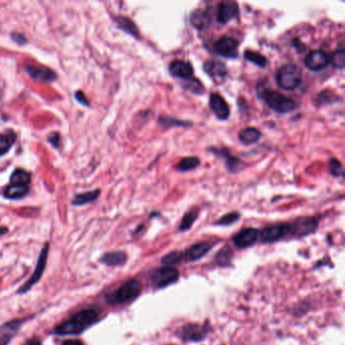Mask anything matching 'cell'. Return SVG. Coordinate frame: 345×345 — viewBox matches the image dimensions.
<instances>
[{
    "mask_svg": "<svg viewBox=\"0 0 345 345\" xmlns=\"http://www.w3.org/2000/svg\"><path fill=\"white\" fill-rule=\"evenodd\" d=\"M203 71L213 80H223L228 75V69L226 65L215 59L205 61L203 63Z\"/></svg>",
    "mask_w": 345,
    "mask_h": 345,
    "instance_id": "obj_15",
    "label": "cell"
},
{
    "mask_svg": "<svg viewBox=\"0 0 345 345\" xmlns=\"http://www.w3.org/2000/svg\"><path fill=\"white\" fill-rule=\"evenodd\" d=\"M177 335L184 341L198 342L203 340L207 335V328L204 325L187 324L179 329Z\"/></svg>",
    "mask_w": 345,
    "mask_h": 345,
    "instance_id": "obj_9",
    "label": "cell"
},
{
    "mask_svg": "<svg viewBox=\"0 0 345 345\" xmlns=\"http://www.w3.org/2000/svg\"><path fill=\"white\" fill-rule=\"evenodd\" d=\"M209 108L221 120H226L230 116V107L227 101L217 92H212L209 95Z\"/></svg>",
    "mask_w": 345,
    "mask_h": 345,
    "instance_id": "obj_12",
    "label": "cell"
},
{
    "mask_svg": "<svg viewBox=\"0 0 345 345\" xmlns=\"http://www.w3.org/2000/svg\"><path fill=\"white\" fill-rule=\"evenodd\" d=\"M258 96L262 98L269 108L277 113L285 114L293 111L298 106L296 101H294L292 98L284 96L278 91L263 89L261 92H258Z\"/></svg>",
    "mask_w": 345,
    "mask_h": 345,
    "instance_id": "obj_2",
    "label": "cell"
},
{
    "mask_svg": "<svg viewBox=\"0 0 345 345\" xmlns=\"http://www.w3.org/2000/svg\"><path fill=\"white\" fill-rule=\"evenodd\" d=\"M240 219V214L237 211L229 212L223 217H221L214 224L219 226H230L234 223H236Z\"/></svg>",
    "mask_w": 345,
    "mask_h": 345,
    "instance_id": "obj_34",
    "label": "cell"
},
{
    "mask_svg": "<svg viewBox=\"0 0 345 345\" xmlns=\"http://www.w3.org/2000/svg\"><path fill=\"white\" fill-rule=\"evenodd\" d=\"M7 232V229L6 228H0V235H3Z\"/></svg>",
    "mask_w": 345,
    "mask_h": 345,
    "instance_id": "obj_42",
    "label": "cell"
},
{
    "mask_svg": "<svg viewBox=\"0 0 345 345\" xmlns=\"http://www.w3.org/2000/svg\"><path fill=\"white\" fill-rule=\"evenodd\" d=\"M238 48V40L231 36H223L219 38L213 46L215 54L229 59H236L239 56Z\"/></svg>",
    "mask_w": 345,
    "mask_h": 345,
    "instance_id": "obj_8",
    "label": "cell"
},
{
    "mask_svg": "<svg viewBox=\"0 0 345 345\" xmlns=\"http://www.w3.org/2000/svg\"><path fill=\"white\" fill-rule=\"evenodd\" d=\"M244 58L248 62H251L261 68H265L268 64V60L265 56L260 54L259 52L256 51H251V50H246L244 52Z\"/></svg>",
    "mask_w": 345,
    "mask_h": 345,
    "instance_id": "obj_24",
    "label": "cell"
},
{
    "mask_svg": "<svg viewBox=\"0 0 345 345\" xmlns=\"http://www.w3.org/2000/svg\"><path fill=\"white\" fill-rule=\"evenodd\" d=\"M3 333V332H2ZM12 337V334H9V333H3L1 336H0V345H7L10 341Z\"/></svg>",
    "mask_w": 345,
    "mask_h": 345,
    "instance_id": "obj_39",
    "label": "cell"
},
{
    "mask_svg": "<svg viewBox=\"0 0 345 345\" xmlns=\"http://www.w3.org/2000/svg\"><path fill=\"white\" fill-rule=\"evenodd\" d=\"M318 104H327V103H333L338 100V96H336L331 90L326 89L323 90L318 94Z\"/></svg>",
    "mask_w": 345,
    "mask_h": 345,
    "instance_id": "obj_33",
    "label": "cell"
},
{
    "mask_svg": "<svg viewBox=\"0 0 345 345\" xmlns=\"http://www.w3.org/2000/svg\"><path fill=\"white\" fill-rule=\"evenodd\" d=\"M127 256L122 251H113L105 253L101 257V262L108 266H120L125 263Z\"/></svg>",
    "mask_w": 345,
    "mask_h": 345,
    "instance_id": "obj_21",
    "label": "cell"
},
{
    "mask_svg": "<svg viewBox=\"0 0 345 345\" xmlns=\"http://www.w3.org/2000/svg\"><path fill=\"white\" fill-rule=\"evenodd\" d=\"M29 182H30V174L23 169H16L10 177V184L27 185Z\"/></svg>",
    "mask_w": 345,
    "mask_h": 345,
    "instance_id": "obj_26",
    "label": "cell"
},
{
    "mask_svg": "<svg viewBox=\"0 0 345 345\" xmlns=\"http://www.w3.org/2000/svg\"><path fill=\"white\" fill-rule=\"evenodd\" d=\"M169 72L173 77L187 80L192 77L193 68L188 62L182 60H175L171 62L169 65Z\"/></svg>",
    "mask_w": 345,
    "mask_h": 345,
    "instance_id": "obj_17",
    "label": "cell"
},
{
    "mask_svg": "<svg viewBox=\"0 0 345 345\" xmlns=\"http://www.w3.org/2000/svg\"><path fill=\"white\" fill-rule=\"evenodd\" d=\"M259 236L261 241L264 243L279 241L282 238L288 236L287 224H275L267 226L259 232Z\"/></svg>",
    "mask_w": 345,
    "mask_h": 345,
    "instance_id": "obj_11",
    "label": "cell"
},
{
    "mask_svg": "<svg viewBox=\"0 0 345 345\" xmlns=\"http://www.w3.org/2000/svg\"><path fill=\"white\" fill-rule=\"evenodd\" d=\"M261 136H262L261 132L253 126L245 127L241 130L238 134L239 141L244 145H252L257 143L260 140Z\"/></svg>",
    "mask_w": 345,
    "mask_h": 345,
    "instance_id": "obj_20",
    "label": "cell"
},
{
    "mask_svg": "<svg viewBox=\"0 0 345 345\" xmlns=\"http://www.w3.org/2000/svg\"><path fill=\"white\" fill-rule=\"evenodd\" d=\"M258 236H259V231L257 229L246 228L234 236L233 242L236 247L244 249V248H248L254 245L256 241L258 240Z\"/></svg>",
    "mask_w": 345,
    "mask_h": 345,
    "instance_id": "obj_13",
    "label": "cell"
},
{
    "mask_svg": "<svg viewBox=\"0 0 345 345\" xmlns=\"http://www.w3.org/2000/svg\"><path fill=\"white\" fill-rule=\"evenodd\" d=\"M210 151H212L214 154L221 156L222 158L225 159V163H226V167L228 168V170L232 173H236L238 172L242 166H243V162L238 159L237 157L231 155V153L226 150V149H210Z\"/></svg>",
    "mask_w": 345,
    "mask_h": 345,
    "instance_id": "obj_19",
    "label": "cell"
},
{
    "mask_svg": "<svg viewBox=\"0 0 345 345\" xmlns=\"http://www.w3.org/2000/svg\"><path fill=\"white\" fill-rule=\"evenodd\" d=\"M99 194V190H94V191H88V192H84V193H80L77 194L74 199H73V203L76 205H81V204H85L88 203L90 201H93L94 199H96V197Z\"/></svg>",
    "mask_w": 345,
    "mask_h": 345,
    "instance_id": "obj_30",
    "label": "cell"
},
{
    "mask_svg": "<svg viewBox=\"0 0 345 345\" xmlns=\"http://www.w3.org/2000/svg\"><path fill=\"white\" fill-rule=\"evenodd\" d=\"M28 192L27 185H17V184H9L5 187L3 193L4 196L10 199H18L26 195Z\"/></svg>",
    "mask_w": 345,
    "mask_h": 345,
    "instance_id": "obj_23",
    "label": "cell"
},
{
    "mask_svg": "<svg viewBox=\"0 0 345 345\" xmlns=\"http://www.w3.org/2000/svg\"><path fill=\"white\" fill-rule=\"evenodd\" d=\"M231 258H232V252L228 248L222 249L215 256V260H217L218 264L221 266H225V265L229 264Z\"/></svg>",
    "mask_w": 345,
    "mask_h": 345,
    "instance_id": "obj_37",
    "label": "cell"
},
{
    "mask_svg": "<svg viewBox=\"0 0 345 345\" xmlns=\"http://www.w3.org/2000/svg\"><path fill=\"white\" fill-rule=\"evenodd\" d=\"M178 277L179 272L176 268H173L171 266H163L151 272L150 281L155 287L162 288L177 281Z\"/></svg>",
    "mask_w": 345,
    "mask_h": 345,
    "instance_id": "obj_6",
    "label": "cell"
},
{
    "mask_svg": "<svg viewBox=\"0 0 345 345\" xmlns=\"http://www.w3.org/2000/svg\"><path fill=\"white\" fill-rule=\"evenodd\" d=\"M27 72L31 76L32 79L37 80V81L47 82V81H52L53 79L56 78L55 73L47 68L30 66V67H27Z\"/></svg>",
    "mask_w": 345,
    "mask_h": 345,
    "instance_id": "obj_22",
    "label": "cell"
},
{
    "mask_svg": "<svg viewBox=\"0 0 345 345\" xmlns=\"http://www.w3.org/2000/svg\"><path fill=\"white\" fill-rule=\"evenodd\" d=\"M330 64V56L322 50L310 52L305 58V65L311 71H321Z\"/></svg>",
    "mask_w": 345,
    "mask_h": 345,
    "instance_id": "obj_10",
    "label": "cell"
},
{
    "mask_svg": "<svg viewBox=\"0 0 345 345\" xmlns=\"http://www.w3.org/2000/svg\"><path fill=\"white\" fill-rule=\"evenodd\" d=\"M142 291V284L138 279H130L108 296L111 305H122L134 300Z\"/></svg>",
    "mask_w": 345,
    "mask_h": 345,
    "instance_id": "obj_4",
    "label": "cell"
},
{
    "mask_svg": "<svg viewBox=\"0 0 345 345\" xmlns=\"http://www.w3.org/2000/svg\"><path fill=\"white\" fill-rule=\"evenodd\" d=\"M190 23L197 30H203L210 24V15L206 9L196 8L190 14Z\"/></svg>",
    "mask_w": 345,
    "mask_h": 345,
    "instance_id": "obj_18",
    "label": "cell"
},
{
    "mask_svg": "<svg viewBox=\"0 0 345 345\" xmlns=\"http://www.w3.org/2000/svg\"><path fill=\"white\" fill-rule=\"evenodd\" d=\"M48 252H49V244H46L44 246V248L41 249L39 256H38V260L35 266V269L32 273V275L29 277V279L21 286V288L18 290L19 293H24L27 290H29L41 277L44 270L46 268L47 265V259H48Z\"/></svg>",
    "mask_w": 345,
    "mask_h": 345,
    "instance_id": "obj_7",
    "label": "cell"
},
{
    "mask_svg": "<svg viewBox=\"0 0 345 345\" xmlns=\"http://www.w3.org/2000/svg\"><path fill=\"white\" fill-rule=\"evenodd\" d=\"M212 247V244L209 242H199L188 247L183 253L184 260L186 262H193L200 258H202Z\"/></svg>",
    "mask_w": 345,
    "mask_h": 345,
    "instance_id": "obj_16",
    "label": "cell"
},
{
    "mask_svg": "<svg viewBox=\"0 0 345 345\" xmlns=\"http://www.w3.org/2000/svg\"><path fill=\"white\" fill-rule=\"evenodd\" d=\"M239 16L238 4L234 1H223L218 7V21L222 24H227L229 21L236 19Z\"/></svg>",
    "mask_w": 345,
    "mask_h": 345,
    "instance_id": "obj_14",
    "label": "cell"
},
{
    "mask_svg": "<svg viewBox=\"0 0 345 345\" xmlns=\"http://www.w3.org/2000/svg\"><path fill=\"white\" fill-rule=\"evenodd\" d=\"M98 319V311L95 309H85L73 315L67 321L58 325L54 333L59 336L78 335L92 326Z\"/></svg>",
    "mask_w": 345,
    "mask_h": 345,
    "instance_id": "obj_1",
    "label": "cell"
},
{
    "mask_svg": "<svg viewBox=\"0 0 345 345\" xmlns=\"http://www.w3.org/2000/svg\"><path fill=\"white\" fill-rule=\"evenodd\" d=\"M329 169H330L331 174L335 177H343L344 176L342 164L340 163L339 160H337L335 158H331L329 160Z\"/></svg>",
    "mask_w": 345,
    "mask_h": 345,
    "instance_id": "obj_36",
    "label": "cell"
},
{
    "mask_svg": "<svg viewBox=\"0 0 345 345\" xmlns=\"http://www.w3.org/2000/svg\"><path fill=\"white\" fill-rule=\"evenodd\" d=\"M10 147H11V142L9 138L6 137L5 135L0 134V156L7 153Z\"/></svg>",
    "mask_w": 345,
    "mask_h": 345,
    "instance_id": "obj_38",
    "label": "cell"
},
{
    "mask_svg": "<svg viewBox=\"0 0 345 345\" xmlns=\"http://www.w3.org/2000/svg\"><path fill=\"white\" fill-rule=\"evenodd\" d=\"M158 122L160 124H162L163 126H167V127H171V126H190L192 124V122L187 121V120H181V119H177L171 116H166V115H161L158 118Z\"/></svg>",
    "mask_w": 345,
    "mask_h": 345,
    "instance_id": "obj_28",
    "label": "cell"
},
{
    "mask_svg": "<svg viewBox=\"0 0 345 345\" xmlns=\"http://www.w3.org/2000/svg\"><path fill=\"white\" fill-rule=\"evenodd\" d=\"M330 63L334 68L343 69L345 66V51L344 49H339L330 55Z\"/></svg>",
    "mask_w": 345,
    "mask_h": 345,
    "instance_id": "obj_31",
    "label": "cell"
},
{
    "mask_svg": "<svg viewBox=\"0 0 345 345\" xmlns=\"http://www.w3.org/2000/svg\"><path fill=\"white\" fill-rule=\"evenodd\" d=\"M62 345H84L81 341L79 340H75V339H71V340H67L65 341Z\"/></svg>",
    "mask_w": 345,
    "mask_h": 345,
    "instance_id": "obj_40",
    "label": "cell"
},
{
    "mask_svg": "<svg viewBox=\"0 0 345 345\" xmlns=\"http://www.w3.org/2000/svg\"><path fill=\"white\" fill-rule=\"evenodd\" d=\"M182 258H183V252L172 251V252L166 254L164 257H162L161 263L164 264L165 266H169V265H172V264L179 262Z\"/></svg>",
    "mask_w": 345,
    "mask_h": 345,
    "instance_id": "obj_32",
    "label": "cell"
},
{
    "mask_svg": "<svg viewBox=\"0 0 345 345\" xmlns=\"http://www.w3.org/2000/svg\"><path fill=\"white\" fill-rule=\"evenodd\" d=\"M184 87L186 89L192 91L195 94H201L203 92V89H204L202 84L200 83V81H198L197 79H195L193 77H191L185 81Z\"/></svg>",
    "mask_w": 345,
    "mask_h": 345,
    "instance_id": "obj_35",
    "label": "cell"
},
{
    "mask_svg": "<svg viewBox=\"0 0 345 345\" xmlns=\"http://www.w3.org/2000/svg\"><path fill=\"white\" fill-rule=\"evenodd\" d=\"M319 222L313 217H300L287 224L288 235L291 237L301 238L313 234L318 228Z\"/></svg>",
    "mask_w": 345,
    "mask_h": 345,
    "instance_id": "obj_5",
    "label": "cell"
},
{
    "mask_svg": "<svg viewBox=\"0 0 345 345\" xmlns=\"http://www.w3.org/2000/svg\"><path fill=\"white\" fill-rule=\"evenodd\" d=\"M303 81L301 69L294 64L281 66L276 73L277 85L284 90L296 89Z\"/></svg>",
    "mask_w": 345,
    "mask_h": 345,
    "instance_id": "obj_3",
    "label": "cell"
},
{
    "mask_svg": "<svg viewBox=\"0 0 345 345\" xmlns=\"http://www.w3.org/2000/svg\"><path fill=\"white\" fill-rule=\"evenodd\" d=\"M198 215V210L197 208H192L188 210L182 218L180 225H179V231H187L188 229L191 228L193 223L195 222L196 218Z\"/></svg>",
    "mask_w": 345,
    "mask_h": 345,
    "instance_id": "obj_27",
    "label": "cell"
},
{
    "mask_svg": "<svg viewBox=\"0 0 345 345\" xmlns=\"http://www.w3.org/2000/svg\"><path fill=\"white\" fill-rule=\"evenodd\" d=\"M200 164V161L197 157L195 156H191V157H185L183 159H181L177 165L175 166V168L178 170V171H181V172H187V171H190V170H193L195 169L196 167H198Z\"/></svg>",
    "mask_w": 345,
    "mask_h": 345,
    "instance_id": "obj_25",
    "label": "cell"
},
{
    "mask_svg": "<svg viewBox=\"0 0 345 345\" xmlns=\"http://www.w3.org/2000/svg\"><path fill=\"white\" fill-rule=\"evenodd\" d=\"M117 23H118V26L122 28L124 31H126L127 33H131L135 36L139 35V28L137 27L136 23L133 22L130 18L124 17V16H119L117 18Z\"/></svg>",
    "mask_w": 345,
    "mask_h": 345,
    "instance_id": "obj_29",
    "label": "cell"
},
{
    "mask_svg": "<svg viewBox=\"0 0 345 345\" xmlns=\"http://www.w3.org/2000/svg\"><path fill=\"white\" fill-rule=\"evenodd\" d=\"M26 345H41V344H40V341H39L38 339L33 338V339L29 340V341L26 343Z\"/></svg>",
    "mask_w": 345,
    "mask_h": 345,
    "instance_id": "obj_41",
    "label": "cell"
}]
</instances>
